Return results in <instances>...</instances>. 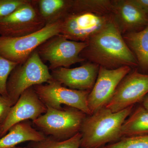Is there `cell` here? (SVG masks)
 Masks as SVG:
<instances>
[{
    "label": "cell",
    "mask_w": 148,
    "mask_h": 148,
    "mask_svg": "<svg viewBox=\"0 0 148 148\" xmlns=\"http://www.w3.org/2000/svg\"><path fill=\"white\" fill-rule=\"evenodd\" d=\"M80 56L89 62L113 70L138 66L137 59L126 44L114 19L88 41Z\"/></svg>",
    "instance_id": "cell-1"
},
{
    "label": "cell",
    "mask_w": 148,
    "mask_h": 148,
    "mask_svg": "<svg viewBox=\"0 0 148 148\" xmlns=\"http://www.w3.org/2000/svg\"><path fill=\"white\" fill-rule=\"evenodd\" d=\"M133 106L113 112L106 107L87 115L81 127L80 148H99L120 140L122 126L133 110Z\"/></svg>",
    "instance_id": "cell-2"
},
{
    "label": "cell",
    "mask_w": 148,
    "mask_h": 148,
    "mask_svg": "<svg viewBox=\"0 0 148 148\" xmlns=\"http://www.w3.org/2000/svg\"><path fill=\"white\" fill-rule=\"evenodd\" d=\"M49 70L36 50L24 63L18 64L11 73L7 84L8 97L13 105L27 89L51 80L53 78Z\"/></svg>",
    "instance_id": "cell-3"
},
{
    "label": "cell",
    "mask_w": 148,
    "mask_h": 148,
    "mask_svg": "<svg viewBox=\"0 0 148 148\" xmlns=\"http://www.w3.org/2000/svg\"><path fill=\"white\" fill-rule=\"evenodd\" d=\"M47 107L46 112L33 121L46 136L65 140L80 132L86 114L71 107L61 110Z\"/></svg>",
    "instance_id": "cell-4"
},
{
    "label": "cell",
    "mask_w": 148,
    "mask_h": 148,
    "mask_svg": "<svg viewBox=\"0 0 148 148\" xmlns=\"http://www.w3.org/2000/svg\"><path fill=\"white\" fill-rule=\"evenodd\" d=\"M61 21L47 24L40 31L24 36H0V55L18 64H23L42 44L60 34Z\"/></svg>",
    "instance_id": "cell-5"
},
{
    "label": "cell",
    "mask_w": 148,
    "mask_h": 148,
    "mask_svg": "<svg viewBox=\"0 0 148 148\" xmlns=\"http://www.w3.org/2000/svg\"><path fill=\"white\" fill-rule=\"evenodd\" d=\"M87 45V42L71 40L59 34L43 43L36 50L43 61L49 63V68L52 71L84 61L80 54Z\"/></svg>",
    "instance_id": "cell-6"
},
{
    "label": "cell",
    "mask_w": 148,
    "mask_h": 148,
    "mask_svg": "<svg viewBox=\"0 0 148 148\" xmlns=\"http://www.w3.org/2000/svg\"><path fill=\"white\" fill-rule=\"evenodd\" d=\"M113 19L112 14L70 12L61 21L60 35L71 40L87 42Z\"/></svg>",
    "instance_id": "cell-7"
},
{
    "label": "cell",
    "mask_w": 148,
    "mask_h": 148,
    "mask_svg": "<svg viewBox=\"0 0 148 148\" xmlns=\"http://www.w3.org/2000/svg\"><path fill=\"white\" fill-rule=\"evenodd\" d=\"M33 87L47 107L61 110L63 108L61 105H65L82 111L87 115H91L88 105L90 90L67 88L53 78L46 84L38 85Z\"/></svg>",
    "instance_id": "cell-8"
},
{
    "label": "cell",
    "mask_w": 148,
    "mask_h": 148,
    "mask_svg": "<svg viewBox=\"0 0 148 148\" xmlns=\"http://www.w3.org/2000/svg\"><path fill=\"white\" fill-rule=\"evenodd\" d=\"M45 25L33 0H28L10 15L0 18V36H24L40 31Z\"/></svg>",
    "instance_id": "cell-9"
},
{
    "label": "cell",
    "mask_w": 148,
    "mask_h": 148,
    "mask_svg": "<svg viewBox=\"0 0 148 148\" xmlns=\"http://www.w3.org/2000/svg\"><path fill=\"white\" fill-rule=\"evenodd\" d=\"M148 93V74L136 69L122 80L106 108L113 112H119L142 102Z\"/></svg>",
    "instance_id": "cell-10"
},
{
    "label": "cell",
    "mask_w": 148,
    "mask_h": 148,
    "mask_svg": "<svg viewBox=\"0 0 148 148\" xmlns=\"http://www.w3.org/2000/svg\"><path fill=\"white\" fill-rule=\"evenodd\" d=\"M131 71V67L127 66L113 70L100 66L95 84L88 97V105L91 114L106 107L118 86Z\"/></svg>",
    "instance_id": "cell-11"
},
{
    "label": "cell",
    "mask_w": 148,
    "mask_h": 148,
    "mask_svg": "<svg viewBox=\"0 0 148 148\" xmlns=\"http://www.w3.org/2000/svg\"><path fill=\"white\" fill-rule=\"evenodd\" d=\"M47 111V107L40 100L33 87L27 89L12 107L6 119L1 125L0 138L5 135L14 125L29 119L34 121Z\"/></svg>",
    "instance_id": "cell-12"
},
{
    "label": "cell",
    "mask_w": 148,
    "mask_h": 148,
    "mask_svg": "<svg viewBox=\"0 0 148 148\" xmlns=\"http://www.w3.org/2000/svg\"><path fill=\"white\" fill-rule=\"evenodd\" d=\"M100 66L88 62L73 69L58 68L51 71L53 79L74 90H90L95 84Z\"/></svg>",
    "instance_id": "cell-13"
},
{
    "label": "cell",
    "mask_w": 148,
    "mask_h": 148,
    "mask_svg": "<svg viewBox=\"0 0 148 148\" xmlns=\"http://www.w3.org/2000/svg\"><path fill=\"white\" fill-rule=\"evenodd\" d=\"M112 4L114 22L122 34L148 26L147 15L132 0H114Z\"/></svg>",
    "instance_id": "cell-14"
},
{
    "label": "cell",
    "mask_w": 148,
    "mask_h": 148,
    "mask_svg": "<svg viewBox=\"0 0 148 148\" xmlns=\"http://www.w3.org/2000/svg\"><path fill=\"white\" fill-rule=\"evenodd\" d=\"M46 137L42 132L32 127L30 122L25 121L14 125L0 138V148H12L24 142L41 141Z\"/></svg>",
    "instance_id": "cell-15"
},
{
    "label": "cell",
    "mask_w": 148,
    "mask_h": 148,
    "mask_svg": "<svg viewBox=\"0 0 148 148\" xmlns=\"http://www.w3.org/2000/svg\"><path fill=\"white\" fill-rule=\"evenodd\" d=\"M40 17L45 25L62 20L69 13L72 0H33Z\"/></svg>",
    "instance_id": "cell-16"
},
{
    "label": "cell",
    "mask_w": 148,
    "mask_h": 148,
    "mask_svg": "<svg viewBox=\"0 0 148 148\" xmlns=\"http://www.w3.org/2000/svg\"><path fill=\"white\" fill-rule=\"evenodd\" d=\"M122 35L126 44L135 56L138 66L148 71V25L140 31Z\"/></svg>",
    "instance_id": "cell-17"
},
{
    "label": "cell",
    "mask_w": 148,
    "mask_h": 148,
    "mask_svg": "<svg viewBox=\"0 0 148 148\" xmlns=\"http://www.w3.org/2000/svg\"><path fill=\"white\" fill-rule=\"evenodd\" d=\"M123 137L148 135V110L142 106L132 111L121 127Z\"/></svg>",
    "instance_id": "cell-18"
},
{
    "label": "cell",
    "mask_w": 148,
    "mask_h": 148,
    "mask_svg": "<svg viewBox=\"0 0 148 148\" xmlns=\"http://www.w3.org/2000/svg\"><path fill=\"white\" fill-rule=\"evenodd\" d=\"M112 1L72 0L70 12L88 11L102 14H112Z\"/></svg>",
    "instance_id": "cell-19"
},
{
    "label": "cell",
    "mask_w": 148,
    "mask_h": 148,
    "mask_svg": "<svg viewBox=\"0 0 148 148\" xmlns=\"http://www.w3.org/2000/svg\"><path fill=\"white\" fill-rule=\"evenodd\" d=\"M82 135L77 133L72 138L65 140H58L52 137H46L38 142H31L27 148H80Z\"/></svg>",
    "instance_id": "cell-20"
},
{
    "label": "cell",
    "mask_w": 148,
    "mask_h": 148,
    "mask_svg": "<svg viewBox=\"0 0 148 148\" xmlns=\"http://www.w3.org/2000/svg\"><path fill=\"white\" fill-rule=\"evenodd\" d=\"M103 148H148V135L123 137Z\"/></svg>",
    "instance_id": "cell-21"
},
{
    "label": "cell",
    "mask_w": 148,
    "mask_h": 148,
    "mask_svg": "<svg viewBox=\"0 0 148 148\" xmlns=\"http://www.w3.org/2000/svg\"><path fill=\"white\" fill-rule=\"evenodd\" d=\"M18 65L0 55V95L8 97L7 84L10 75Z\"/></svg>",
    "instance_id": "cell-22"
},
{
    "label": "cell",
    "mask_w": 148,
    "mask_h": 148,
    "mask_svg": "<svg viewBox=\"0 0 148 148\" xmlns=\"http://www.w3.org/2000/svg\"><path fill=\"white\" fill-rule=\"evenodd\" d=\"M28 0H1L0 18L10 15Z\"/></svg>",
    "instance_id": "cell-23"
},
{
    "label": "cell",
    "mask_w": 148,
    "mask_h": 148,
    "mask_svg": "<svg viewBox=\"0 0 148 148\" xmlns=\"http://www.w3.org/2000/svg\"><path fill=\"white\" fill-rule=\"evenodd\" d=\"M13 106L8 97L0 95V125L5 121Z\"/></svg>",
    "instance_id": "cell-24"
},
{
    "label": "cell",
    "mask_w": 148,
    "mask_h": 148,
    "mask_svg": "<svg viewBox=\"0 0 148 148\" xmlns=\"http://www.w3.org/2000/svg\"><path fill=\"white\" fill-rule=\"evenodd\" d=\"M148 16V0H132Z\"/></svg>",
    "instance_id": "cell-25"
},
{
    "label": "cell",
    "mask_w": 148,
    "mask_h": 148,
    "mask_svg": "<svg viewBox=\"0 0 148 148\" xmlns=\"http://www.w3.org/2000/svg\"><path fill=\"white\" fill-rule=\"evenodd\" d=\"M142 106L148 110V93L142 101Z\"/></svg>",
    "instance_id": "cell-26"
},
{
    "label": "cell",
    "mask_w": 148,
    "mask_h": 148,
    "mask_svg": "<svg viewBox=\"0 0 148 148\" xmlns=\"http://www.w3.org/2000/svg\"><path fill=\"white\" fill-rule=\"evenodd\" d=\"M12 148H27V147H15Z\"/></svg>",
    "instance_id": "cell-27"
},
{
    "label": "cell",
    "mask_w": 148,
    "mask_h": 148,
    "mask_svg": "<svg viewBox=\"0 0 148 148\" xmlns=\"http://www.w3.org/2000/svg\"><path fill=\"white\" fill-rule=\"evenodd\" d=\"M1 125H0V128H1Z\"/></svg>",
    "instance_id": "cell-28"
},
{
    "label": "cell",
    "mask_w": 148,
    "mask_h": 148,
    "mask_svg": "<svg viewBox=\"0 0 148 148\" xmlns=\"http://www.w3.org/2000/svg\"><path fill=\"white\" fill-rule=\"evenodd\" d=\"M99 148H103V147Z\"/></svg>",
    "instance_id": "cell-29"
},
{
    "label": "cell",
    "mask_w": 148,
    "mask_h": 148,
    "mask_svg": "<svg viewBox=\"0 0 148 148\" xmlns=\"http://www.w3.org/2000/svg\"><path fill=\"white\" fill-rule=\"evenodd\" d=\"M0 1H1V0H0Z\"/></svg>",
    "instance_id": "cell-30"
}]
</instances>
